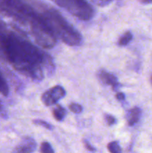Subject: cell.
<instances>
[{
  "mask_svg": "<svg viewBox=\"0 0 152 153\" xmlns=\"http://www.w3.org/2000/svg\"><path fill=\"white\" fill-rule=\"evenodd\" d=\"M0 48L7 61L18 71L36 80L43 78L42 64H46L45 53L35 46L6 28L0 20Z\"/></svg>",
  "mask_w": 152,
  "mask_h": 153,
  "instance_id": "obj_1",
  "label": "cell"
},
{
  "mask_svg": "<svg viewBox=\"0 0 152 153\" xmlns=\"http://www.w3.org/2000/svg\"><path fill=\"white\" fill-rule=\"evenodd\" d=\"M40 15L56 37H59L66 44L71 46H77L81 44V35L58 10L54 8H44Z\"/></svg>",
  "mask_w": 152,
  "mask_h": 153,
  "instance_id": "obj_2",
  "label": "cell"
},
{
  "mask_svg": "<svg viewBox=\"0 0 152 153\" xmlns=\"http://www.w3.org/2000/svg\"><path fill=\"white\" fill-rule=\"evenodd\" d=\"M0 12L22 24L30 23L37 13L30 5L15 0H0Z\"/></svg>",
  "mask_w": 152,
  "mask_h": 153,
  "instance_id": "obj_3",
  "label": "cell"
},
{
  "mask_svg": "<svg viewBox=\"0 0 152 153\" xmlns=\"http://www.w3.org/2000/svg\"><path fill=\"white\" fill-rule=\"evenodd\" d=\"M31 31L39 46L45 49H52L56 45L57 37L46 24L43 18L37 12L29 23Z\"/></svg>",
  "mask_w": 152,
  "mask_h": 153,
  "instance_id": "obj_4",
  "label": "cell"
},
{
  "mask_svg": "<svg viewBox=\"0 0 152 153\" xmlns=\"http://www.w3.org/2000/svg\"><path fill=\"white\" fill-rule=\"evenodd\" d=\"M55 4L68 10L70 13L82 20H89L93 16L94 9L90 4L82 0H56Z\"/></svg>",
  "mask_w": 152,
  "mask_h": 153,
  "instance_id": "obj_5",
  "label": "cell"
},
{
  "mask_svg": "<svg viewBox=\"0 0 152 153\" xmlns=\"http://www.w3.org/2000/svg\"><path fill=\"white\" fill-rule=\"evenodd\" d=\"M65 94L66 91L64 88L60 85H57L46 91L42 96L41 100L45 105L51 106L65 97Z\"/></svg>",
  "mask_w": 152,
  "mask_h": 153,
  "instance_id": "obj_6",
  "label": "cell"
},
{
  "mask_svg": "<svg viewBox=\"0 0 152 153\" xmlns=\"http://www.w3.org/2000/svg\"><path fill=\"white\" fill-rule=\"evenodd\" d=\"M35 140L29 137H25L13 150V153H33L35 151Z\"/></svg>",
  "mask_w": 152,
  "mask_h": 153,
  "instance_id": "obj_7",
  "label": "cell"
},
{
  "mask_svg": "<svg viewBox=\"0 0 152 153\" xmlns=\"http://www.w3.org/2000/svg\"><path fill=\"white\" fill-rule=\"evenodd\" d=\"M98 78L101 81V82L107 85H111L113 87V88L118 86V80L116 77L111 73H109L108 72L104 71V70L99 71Z\"/></svg>",
  "mask_w": 152,
  "mask_h": 153,
  "instance_id": "obj_8",
  "label": "cell"
},
{
  "mask_svg": "<svg viewBox=\"0 0 152 153\" xmlns=\"http://www.w3.org/2000/svg\"><path fill=\"white\" fill-rule=\"evenodd\" d=\"M141 117V110L139 108L136 107L132 108L128 111L127 115V120H128V125L132 126L134 124L137 123L140 119Z\"/></svg>",
  "mask_w": 152,
  "mask_h": 153,
  "instance_id": "obj_9",
  "label": "cell"
},
{
  "mask_svg": "<svg viewBox=\"0 0 152 153\" xmlns=\"http://www.w3.org/2000/svg\"><path fill=\"white\" fill-rule=\"evenodd\" d=\"M66 114V110L61 105H58L53 110V116L57 121H61Z\"/></svg>",
  "mask_w": 152,
  "mask_h": 153,
  "instance_id": "obj_10",
  "label": "cell"
},
{
  "mask_svg": "<svg viewBox=\"0 0 152 153\" xmlns=\"http://www.w3.org/2000/svg\"><path fill=\"white\" fill-rule=\"evenodd\" d=\"M133 38V34L131 31H127L125 32L122 37L119 38V45L121 46H126L127 44L130 43L131 41Z\"/></svg>",
  "mask_w": 152,
  "mask_h": 153,
  "instance_id": "obj_11",
  "label": "cell"
},
{
  "mask_svg": "<svg viewBox=\"0 0 152 153\" xmlns=\"http://www.w3.org/2000/svg\"><path fill=\"white\" fill-rule=\"evenodd\" d=\"M0 94L5 97H7L9 94V88L7 85V82L1 73H0Z\"/></svg>",
  "mask_w": 152,
  "mask_h": 153,
  "instance_id": "obj_12",
  "label": "cell"
},
{
  "mask_svg": "<svg viewBox=\"0 0 152 153\" xmlns=\"http://www.w3.org/2000/svg\"><path fill=\"white\" fill-rule=\"evenodd\" d=\"M107 149L110 153H122L120 146L116 141H112L107 145Z\"/></svg>",
  "mask_w": 152,
  "mask_h": 153,
  "instance_id": "obj_13",
  "label": "cell"
},
{
  "mask_svg": "<svg viewBox=\"0 0 152 153\" xmlns=\"http://www.w3.org/2000/svg\"><path fill=\"white\" fill-rule=\"evenodd\" d=\"M40 152L41 153H54V150L50 143L48 142H43L40 146Z\"/></svg>",
  "mask_w": 152,
  "mask_h": 153,
  "instance_id": "obj_14",
  "label": "cell"
},
{
  "mask_svg": "<svg viewBox=\"0 0 152 153\" xmlns=\"http://www.w3.org/2000/svg\"><path fill=\"white\" fill-rule=\"evenodd\" d=\"M33 123H34L35 125L40 126L44 127V128H47V129L49 130H52V128H53V126H52L51 124H49V123L46 122V121L41 120H36L33 121Z\"/></svg>",
  "mask_w": 152,
  "mask_h": 153,
  "instance_id": "obj_15",
  "label": "cell"
},
{
  "mask_svg": "<svg viewBox=\"0 0 152 153\" xmlns=\"http://www.w3.org/2000/svg\"><path fill=\"white\" fill-rule=\"evenodd\" d=\"M69 110L75 114H80L83 110V108L80 105L77 103H72L69 105Z\"/></svg>",
  "mask_w": 152,
  "mask_h": 153,
  "instance_id": "obj_16",
  "label": "cell"
},
{
  "mask_svg": "<svg viewBox=\"0 0 152 153\" xmlns=\"http://www.w3.org/2000/svg\"><path fill=\"white\" fill-rule=\"evenodd\" d=\"M104 118H105V120L107 122V123L108 124L109 126H113V124L116 123V118L110 114H105L104 115Z\"/></svg>",
  "mask_w": 152,
  "mask_h": 153,
  "instance_id": "obj_17",
  "label": "cell"
},
{
  "mask_svg": "<svg viewBox=\"0 0 152 153\" xmlns=\"http://www.w3.org/2000/svg\"><path fill=\"white\" fill-rule=\"evenodd\" d=\"M83 143H84L85 147H86V149H87V150H89V151H94V150H95V149H94V148L92 147V146H91L90 144H89V143L87 141V140H83Z\"/></svg>",
  "mask_w": 152,
  "mask_h": 153,
  "instance_id": "obj_18",
  "label": "cell"
},
{
  "mask_svg": "<svg viewBox=\"0 0 152 153\" xmlns=\"http://www.w3.org/2000/svg\"><path fill=\"white\" fill-rule=\"evenodd\" d=\"M93 2H95V4H98V5L99 6H104V5H107V4H110L111 1H93Z\"/></svg>",
  "mask_w": 152,
  "mask_h": 153,
  "instance_id": "obj_19",
  "label": "cell"
},
{
  "mask_svg": "<svg viewBox=\"0 0 152 153\" xmlns=\"http://www.w3.org/2000/svg\"><path fill=\"white\" fill-rule=\"evenodd\" d=\"M116 99L119 101H122V100H125V94L123 93H118L116 96Z\"/></svg>",
  "mask_w": 152,
  "mask_h": 153,
  "instance_id": "obj_20",
  "label": "cell"
},
{
  "mask_svg": "<svg viewBox=\"0 0 152 153\" xmlns=\"http://www.w3.org/2000/svg\"><path fill=\"white\" fill-rule=\"evenodd\" d=\"M141 2L144 4H149V3H152V0H143Z\"/></svg>",
  "mask_w": 152,
  "mask_h": 153,
  "instance_id": "obj_21",
  "label": "cell"
},
{
  "mask_svg": "<svg viewBox=\"0 0 152 153\" xmlns=\"http://www.w3.org/2000/svg\"><path fill=\"white\" fill-rule=\"evenodd\" d=\"M151 83H152V77H151Z\"/></svg>",
  "mask_w": 152,
  "mask_h": 153,
  "instance_id": "obj_22",
  "label": "cell"
}]
</instances>
